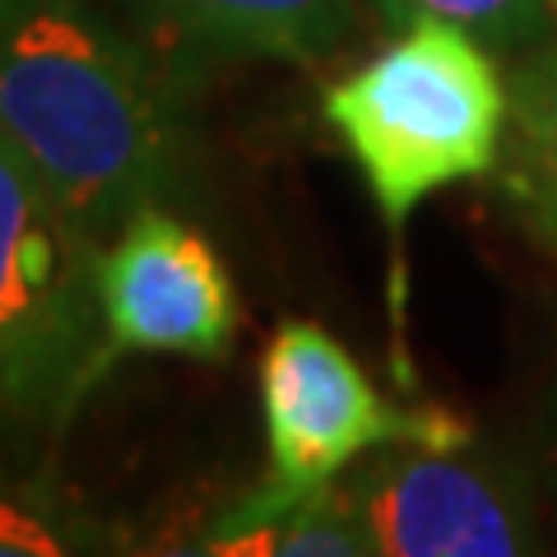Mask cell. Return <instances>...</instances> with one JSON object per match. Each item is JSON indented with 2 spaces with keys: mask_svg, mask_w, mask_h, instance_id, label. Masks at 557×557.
I'll return each instance as SVG.
<instances>
[{
  "mask_svg": "<svg viewBox=\"0 0 557 557\" xmlns=\"http://www.w3.org/2000/svg\"><path fill=\"white\" fill-rule=\"evenodd\" d=\"M0 135L89 237L153 205L177 172L145 61L70 0H24L0 24Z\"/></svg>",
  "mask_w": 557,
  "mask_h": 557,
  "instance_id": "1",
  "label": "cell"
},
{
  "mask_svg": "<svg viewBox=\"0 0 557 557\" xmlns=\"http://www.w3.org/2000/svg\"><path fill=\"white\" fill-rule=\"evenodd\" d=\"M507 116L511 89L487 42L437 14H418L325 94V121L358 159L391 237L428 196L497 163Z\"/></svg>",
  "mask_w": 557,
  "mask_h": 557,
  "instance_id": "2",
  "label": "cell"
},
{
  "mask_svg": "<svg viewBox=\"0 0 557 557\" xmlns=\"http://www.w3.org/2000/svg\"><path fill=\"white\" fill-rule=\"evenodd\" d=\"M89 242L0 135V391L20 405H61L98 372Z\"/></svg>",
  "mask_w": 557,
  "mask_h": 557,
  "instance_id": "3",
  "label": "cell"
},
{
  "mask_svg": "<svg viewBox=\"0 0 557 557\" xmlns=\"http://www.w3.org/2000/svg\"><path fill=\"white\" fill-rule=\"evenodd\" d=\"M260 409H265L270 483L274 502L317 493L335 483L358 456L409 442L460 450L469 432L446 409L386 405L354 354L317 321H288L274 330L260 358Z\"/></svg>",
  "mask_w": 557,
  "mask_h": 557,
  "instance_id": "4",
  "label": "cell"
},
{
  "mask_svg": "<svg viewBox=\"0 0 557 557\" xmlns=\"http://www.w3.org/2000/svg\"><path fill=\"white\" fill-rule=\"evenodd\" d=\"M108 354L219 362L233 348L237 293L219 251L159 205H139L94 256Z\"/></svg>",
  "mask_w": 557,
  "mask_h": 557,
  "instance_id": "5",
  "label": "cell"
},
{
  "mask_svg": "<svg viewBox=\"0 0 557 557\" xmlns=\"http://www.w3.org/2000/svg\"><path fill=\"white\" fill-rule=\"evenodd\" d=\"M362 511L386 557H511L530 548L525 502L437 446L381 469L362 493Z\"/></svg>",
  "mask_w": 557,
  "mask_h": 557,
  "instance_id": "6",
  "label": "cell"
},
{
  "mask_svg": "<svg viewBox=\"0 0 557 557\" xmlns=\"http://www.w3.org/2000/svg\"><path fill=\"white\" fill-rule=\"evenodd\" d=\"M145 20L177 42L228 57L317 61L354 28L358 0H131Z\"/></svg>",
  "mask_w": 557,
  "mask_h": 557,
  "instance_id": "7",
  "label": "cell"
},
{
  "mask_svg": "<svg viewBox=\"0 0 557 557\" xmlns=\"http://www.w3.org/2000/svg\"><path fill=\"white\" fill-rule=\"evenodd\" d=\"M205 548L223 557H354L376 553V539L362 497L348 502V493L325 483L288 502L256 493L237 516L223 520V530L205 539Z\"/></svg>",
  "mask_w": 557,
  "mask_h": 557,
  "instance_id": "8",
  "label": "cell"
},
{
  "mask_svg": "<svg viewBox=\"0 0 557 557\" xmlns=\"http://www.w3.org/2000/svg\"><path fill=\"white\" fill-rule=\"evenodd\" d=\"M507 89H511L520 145H525V163L539 177V186L557 200V51L525 61Z\"/></svg>",
  "mask_w": 557,
  "mask_h": 557,
  "instance_id": "9",
  "label": "cell"
},
{
  "mask_svg": "<svg viewBox=\"0 0 557 557\" xmlns=\"http://www.w3.org/2000/svg\"><path fill=\"white\" fill-rule=\"evenodd\" d=\"M409 5L469 28L487 47H525L553 24L548 0H409Z\"/></svg>",
  "mask_w": 557,
  "mask_h": 557,
  "instance_id": "10",
  "label": "cell"
},
{
  "mask_svg": "<svg viewBox=\"0 0 557 557\" xmlns=\"http://www.w3.org/2000/svg\"><path fill=\"white\" fill-rule=\"evenodd\" d=\"M57 553H65V539L42 516L0 497V557H57Z\"/></svg>",
  "mask_w": 557,
  "mask_h": 557,
  "instance_id": "11",
  "label": "cell"
},
{
  "mask_svg": "<svg viewBox=\"0 0 557 557\" xmlns=\"http://www.w3.org/2000/svg\"><path fill=\"white\" fill-rule=\"evenodd\" d=\"M20 5H24V0H0V24H5V20H10V14H14V10H20Z\"/></svg>",
  "mask_w": 557,
  "mask_h": 557,
  "instance_id": "12",
  "label": "cell"
},
{
  "mask_svg": "<svg viewBox=\"0 0 557 557\" xmlns=\"http://www.w3.org/2000/svg\"><path fill=\"white\" fill-rule=\"evenodd\" d=\"M548 14H553V24H557V0H548Z\"/></svg>",
  "mask_w": 557,
  "mask_h": 557,
  "instance_id": "13",
  "label": "cell"
}]
</instances>
